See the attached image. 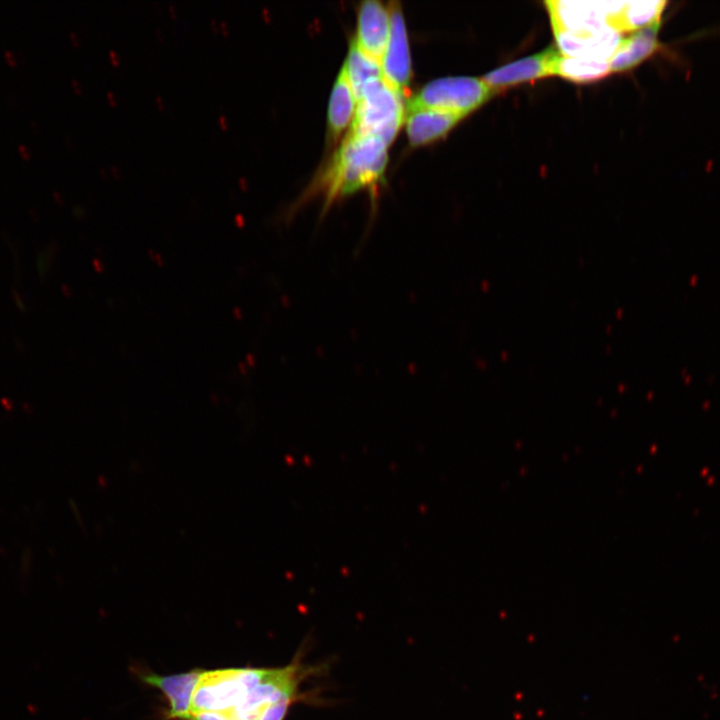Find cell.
I'll return each instance as SVG.
<instances>
[{
	"mask_svg": "<svg viewBox=\"0 0 720 720\" xmlns=\"http://www.w3.org/2000/svg\"><path fill=\"white\" fill-rule=\"evenodd\" d=\"M387 144L378 137L348 133L323 172L318 188L323 211L336 199L376 184L388 161Z\"/></svg>",
	"mask_w": 720,
	"mask_h": 720,
	"instance_id": "1",
	"label": "cell"
},
{
	"mask_svg": "<svg viewBox=\"0 0 720 720\" xmlns=\"http://www.w3.org/2000/svg\"><path fill=\"white\" fill-rule=\"evenodd\" d=\"M403 93L384 78L371 80L363 89L348 133L375 136L389 145L405 118Z\"/></svg>",
	"mask_w": 720,
	"mask_h": 720,
	"instance_id": "2",
	"label": "cell"
},
{
	"mask_svg": "<svg viewBox=\"0 0 720 720\" xmlns=\"http://www.w3.org/2000/svg\"><path fill=\"white\" fill-rule=\"evenodd\" d=\"M496 93L481 78L453 76L425 84L406 104V112L427 108L465 117Z\"/></svg>",
	"mask_w": 720,
	"mask_h": 720,
	"instance_id": "3",
	"label": "cell"
},
{
	"mask_svg": "<svg viewBox=\"0 0 720 720\" xmlns=\"http://www.w3.org/2000/svg\"><path fill=\"white\" fill-rule=\"evenodd\" d=\"M562 54L556 45L500 66L481 77L496 92L499 89L557 75Z\"/></svg>",
	"mask_w": 720,
	"mask_h": 720,
	"instance_id": "4",
	"label": "cell"
},
{
	"mask_svg": "<svg viewBox=\"0 0 720 720\" xmlns=\"http://www.w3.org/2000/svg\"><path fill=\"white\" fill-rule=\"evenodd\" d=\"M389 15V36L381 59V69L384 80L403 93L412 72L405 21L398 2L390 3Z\"/></svg>",
	"mask_w": 720,
	"mask_h": 720,
	"instance_id": "5",
	"label": "cell"
},
{
	"mask_svg": "<svg viewBox=\"0 0 720 720\" xmlns=\"http://www.w3.org/2000/svg\"><path fill=\"white\" fill-rule=\"evenodd\" d=\"M556 46L566 57L608 61L622 35L612 28L600 30H554Z\"/></svg>",
	"mask_w": 720,
	"mask_h": 720,
	"instance_id": "6",
	"label": "cell"
},
{
	"mask_svg": "<svg viewBox=\"0 0 720 720\" xmlns=\"http://www.w3.org/2000/svg\"><path fill=\"white\" fill-rule=\"evenodd\" d=\"M201 672V669L172 675L142 672L140 679L159 689L167 699L169 708L165 712V720H185L190 714L193 693Z\"/></svg>",
	"mask_w": 720,
	"mask_h": 720,
	"instance_id": "7",
	"label": "cell"
},
{
	"mask_svg": "<svg viewBox=\"0 0 720 720\" xmlns=\"http://www.w3.org/2000/svg\"><path fill=\"white\" fill-rule=\"evenodd\" d=\"M390 29L389 8L377 0L363 1L358 9V46L381 64Z\"/></svg>",
	"mask_w": 720,
	"mask_h": 720,
	"instance_id": "8",
	"label": "cell"
},
{
	"mask_svg": "<svg viewBox=\"0 0 720 720\" xmlns=\"http://www.w3.org/2000/svg\"><path fill=\"white\" fill-rule=\"evenodd\" d=\"M660 26L661 21L622 37L608 60L610 73L631 70L662 49Z\"/></svg>",
	"mask_w": 720,
	"mask_h": 720,
	"instance_id": "9",
	"label": "cell"
},
{
	"mask_svg": "<svg viewBox=\"0 0 720 720\" xmlns=\"http://www.w3.org/2000/svg\"><path fill=\"white\" fill-rule=\"evenodd\" d=\"M464 117L435 109L407 112L406 132L412 146L426 145L445 136Z\"/></svg>",
	"mask_w": 720,
	"mask_h": 720,
	"instance_id": "10",
	"label": "cell"
},
{
	"mask_svg": "<svg viewBox=\"0 0 720 720\" xmlns=\"http://www.w3.org/2000/svg\"><path fill=\"white\" fill-rule=\"evenodd\" d=\"M356 100L342 66L333 86L328 107V128L331 138H338L354 118Z\"/></svg>",
	"mask_w": 720,
	"mask_h": 720,
	"instance_id": "11",
	"label": "cell"
},
{
	"mask_svg": "<svg viewBox=\"0 0 720 720\" xmlns=\"http://www.w3.org/2000/svg\"><path fill=\"white\" fill-rule=\"evenodd\" d=\"M343 67L357 103L368 82L383 78L380 62L366 54L354 38L350 43Z\"/></svg>",
	"mask_w": 720,
	"mask_h": 720,
	"instance_id": "12",
	"label": "cell"
},
{
	"mask_svg": "<svg viewBox=\"0 0 720 720\" xmlns=\"http://www.w3.org/2000/svg\"><path fill=\"white\" fill-rule=\"evenodd\" d=\"M665 1H622L616 18V30L622 34L650 26L661 21Z\"/></svg>",
	"mask_w": 720,
	"mask_h": 720,
	"instance_id": "13",
	"label": "cell"
},
{
	"mask_svg": "<svg viewBox=\"0 0 720 720\" xmlns=\"http://www.w3.org/2000/svg\"><path fill=\"white\" fill-rule=\"evenodd\" d=\"M609 73L608 61L563 55L557 69L558 76L577 83L599 80Z\"/></svg>",
	"mask_w": 720,
	"mask_h": 720,
	"instance_id": "14",
	"label": "cell"
}]
</instances>
